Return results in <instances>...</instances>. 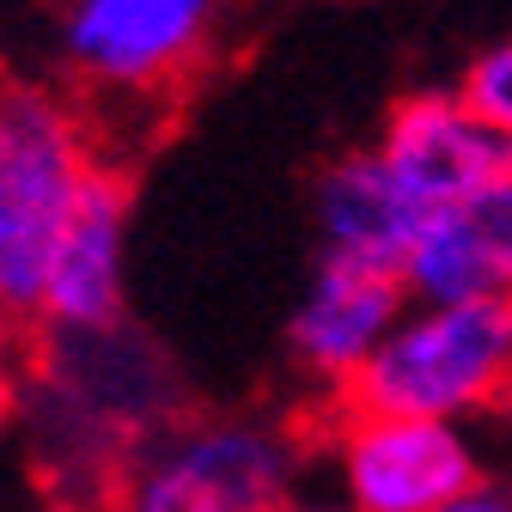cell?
Listing matches in <instances>:
<instances>
[{
    "instance_id": "cell-6",
    "label": "cell",
    "mask_w": 512,
    "mask_h": 512,
    "mask_svg": "<svg viewBox=\"0 0 512 512\" xmlns=\"http://www.w3.org/2000/svg\"><path fill=\"white\" fill-rule=\"evenodd\" d=\"M220 0H61V61L104 92H159L214 37Z\"/></svg>"
},
{
    "instance_id": "cell-2",
    "label": "cell",
    "mask_w": 512,
    "mask_h": 512,
    "mask_svg": "<svg viewBox=\"0 0 512 512\" xmlns=\"http://www.w3.org/2000/svg\"><path fill=\"white\" fill-rule=\"evenodd\" d=\"M104 177L80 110L31 80H0V324L43 305L55 244Z\"/></svg>"
},
{
    "instance_id": "cell-10",
    "label": "cell",
    "mask_w": 512,
    "mask_h": 512,
    "mask_svg": "<svg viewBox=\"0 0 512 512\" xmlns=\"http://www.w3.org/2000/svg\"><path fill=\"white\" fill-rule=\"evenodd\" d=\"M122 305H128V196L104 171L55 244L37 324L43 330H110L122 324Z\"/></svg>"
},
{
    "instance_id": "cell-4",
    "label": "cell",
    "mask_w": 512,
    "mask_h": 512,
    "mask_svg": "<svg viewBox=\"0 0 512 512\" xmlns=\"http://www.w3.org/2000/svg\"><path fill=\"white\" fill-rule=\"evenodd\" d=\"M299 445L256 415L171 421L122 470L110 512H287Z\"/></svg>"
},
{
    "instance_id": "cell-8",
    "label": "cell",
    "mask_w": 512,
    "mask_h": 512,
    "mask_svg": "<svg viewBox=\"0 0 512 512\" xmlns=\"http://www.w3.org/2000/svg\"><path fill=\"white\" fill-rule=\"evenodd\" d=\"M397 281L409 299L512 305V171L427 208Z\"/></svg>"
},
{
    "instance_id": "cell-14",
    "label": "cell",
    "mask_w": 512,
    "mask_h": 512,
    "mask_svg": "<svg viewBox=\"0 0 512 512\" xmlns=\"http://www.w3.org/2000/svg\"><path fill=\"white\" fill-rule=\"evenodd\" d=\"M19 391H25V372H19V360H13V348H7V336H0V421L19 409Z\"/></svg>"
},
{
    "instance_id": "cell-3",
    "label": "cell",
    "mask_w": 512,
    "mask_h": 512,
    "mask_svg": "<svg viewBox=\"0 0 512 512\" xmlns=\"http://www.w3.org/2000/svg\"><path fill=\"white\" fill-rule=\"evenodd\" d=\"M512 366V305H452L409 299L378 354L342 391L366 415H421V421H482L500 409Z\"/></svg>"
},
{
    "instance_id": "cell-1",
    "label": "cell",
    "mask_w": 512,
    "mask_h": 512,
    "mask_svg": "<svg viewBox=\"0 0 512 512\" xmlns=\"http://www.w3.org/2000/svg\"><path fill=\"white\" fill-rule=\"evenodd\" d=\"M37 427V452L55 476H92V494H116L122 470L171 427V366L135 330H49L43 366L19 391Z\"/></svg>"
},
{
    "instance_id": "cell-5",
    "label": "cell",
    "mask_w": 512,
    "mask_h": 512,
    "mask_svg": "<svg viewBox=\"0 0 512 512\" xmlns=\"http://www.w3.org/2000/svg\"><path fill=\"white\" fill-rule=\"evenodd\" d=\"M482 482V445L464 421L348 409L330 439L342 512H439Z\"/></svg>"
},
{
    "instance_id": "cell-9",
    "label": "cell",
    "mask_w": 512,
    "mask_h": 512,
    "mask_svg": "<svg viewBox=\"0 0 512 512\" xmlns=\"http://www.w3.org/2000/svg\"><path fill=\"white\" fill-rule=\"evenodd\" d=\"M403 305H409V293L397 275L317 256V269H311V281L287 317V348L311 384L348 391L360 378V366L378 354V342L391 336Z\"/></svg>"
},
{
    "instance_id": "cell-11",
    "label": "cell",
    "mask_w": 512,
    "mask_h": 512,
    "mask_svg": "<svg viewBox=\"0 0 512 512\" xmlns=\"http://www.w3.org/2000/svg\"><path fill=\"white\" fill-rule=\"evenodd\" d=\"M317 256H336V263H360V269H384L397 275L403 256L415 244L421 208L415 196L384 171V159L372 147L336 159L317 183Z\"/></svg>"
},
{
    "instance_id": "cell-12",
    "label": "cell",
    "mask_w": 512,
    "mask_h": 512,
    "mask_svg": "<svg viewBox=\"0 0 512 512\" xmlns=\"http://www.w3.org/2000/svg\"><path fill=\"white\" fill-rule=\"evenodd\" d=\"M464 92H470V104L500 128V135L512 141V37H500V43H488L476 61H470V74H464Z\"/></svg>"
},
{
    "instance_id": "cell-7",
    "label": "cell",
    "mask_w": 512,
    "mask_h": 512,
    "mask_svg": "<svg viewBox=\"0 0 512 512\" xmlns=\"http://www.w3.org/2000/svg\"><path fill=\"white\" fill-rule=\"evenodd\" d=\"M372 153L384 159L415 208H439L452 196H470L488 177L512 171V141L470 104V92H415L391 110V122L378 128Z\"/></svg>"
},
{
    "instance_id": "cell-13",
    "label": "cell",
    "mask_w": 512,
    "mask_h": 512,
    "mask_svg": "<svg viewBox=\"0 0 512 512\" xmlns=\"http://www.w3.org/2000/svg\"><path fill=\"white\" fill-rule=\"evenodd\" d=\"M439 512H512V488H494V482H476L470 494H458L452 506Z\"/></svg>"
},
{
    "instance_id": "cell-15",
    "label": "cell",
    "mask_w": 512,
    "mask_h": 512,
    "mask_svg": "<svg viewBox=\"0 0 512 512\" xmlns=\"http://www.w3.org/2000/svg\"><path fill=\"white\" fill-rule=\"evenodd\" d=\"M500 415H512V366H506V391H500Z\"/></svg>"
}]
</instances>
